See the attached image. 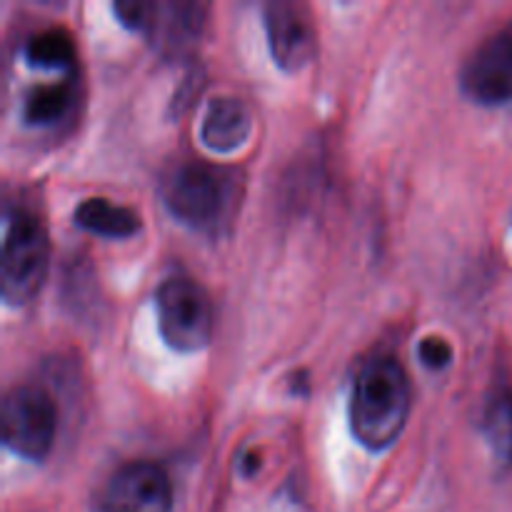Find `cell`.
Instances as JSON below:
<instances>
[{
  "label": "cell",
  "mask_w": 512,
  "mask_h": 512,
  "mask_svg": "<svg viewBox=\"0 0 512 512\" xmlns=\"http://www.w3.org/2000/svg\"><path fill=\"white\" fill-rule=\"evenodd\" d=\"M418 358L425 368L445 370L450 363H453V345H450L445 338H435V335H430V338L420 340Z\"/></svg>",
  "instance_id": "16"
},
{
  "label": "cell",
  "mask_w": 512,
  "mask_h": 512,
  "mask_svg": "<svg viewBox=\"0 0 512 512\" xmlns=\"http://www.w3.org/2000/svg\"><path fill=\"white\" fill-rule=\"evenodd\" d=\"M23 55L33 68L60 70L65 75H73L78 48H75V40L68 30L53 25V28H43L30 35L25 40Z\"/></svg>",
  "instance_id": "14"
},
{
  "label": "cell",
  "mask_w": 512,
  "mask_h": 512,
  "mask_svg": "<svg viewBox=\"0 0 512 512\" xmlns=\"http://www.w3.org/2000/svg\"><path fill=\"white\" fill-rule=\"evenodd\" d=\"M50 265L45 225L30 210L15 208L5 218L3 258H0V295L8 305H28L43 288Z\"/></svg>",
  "instance_id": "3"
},
{
  "label": "cell",
  "mask_w": 512,
  "mask_h": 512,
  "mask_svg": "<svg viewBox=\"0 0 512 512\" xmlns=\"http://www.w3.org/2000/svg\"><path fill=\"white\" fill-rule=\"evenodd\" d=\"M265 35L275 65L285 73H298L318 53V33L308 8L290 0H268L263 5Z\"/></svg>",
  "instance_id": "8"
},
{
  "label": "cell",
  "mask_w": 512,
  "mask_h": 512,
  "mask_svg": "<svg viewBox=\"0 0 512 512\" xmlns=\"http://www.w3.org/2000/svg\"><path fill=\"white\" fill-rule=\"evenodd\" d=\"M240 475H245V478H250V475H255L258 473V468H260V460H258V455L255 453H250V450H245L243 455H240Z\"/></svg>",
  "instance_id": "18"
},
{
  "label": "cell",
  "mask_w": 512,
  "mask_h": 512,
  "mask_svg": "<svg viewBox=\"0 0 512 512\" xmlns=\"http://www.w3.org/2000/svg\"><path fill=\"white\" fill-rule=\"evenodd\" d=\"M90 508L93 512H173V485L160 465L130 460L108 475Z\"/></svg>",
  "instance_id": "6"
},
{
  "label": "cell",
  "mask_w": 512,
  "mask_h": 512,
  "mask_svg": "<svg viewBox=\"0 0 512 512\" xmlns=\"http://www.w3.org/2000/svg\"><path fill=\"white\" fill-rule=\"evenodd\" d=\"M58 403L43 385H15L3 398V443L25 460L48 458L58 438Z\"/></svg>",
  "instance_id": "5"
},
{
  "label": "cell",
  "mask_w": 512,
  "mask_h": 512,
  "mask_svg": "<svg viewBox=\"0 0 512 512\" xmlns=\"http://www.w3.org/2000/svg\"><path fill=\"white\" fill-rule=\"evenodd\" d=\"M158 333L175 353H200L213 338L215 313L210 295L195 280L175 275L155 290Z\"/></svg>",
  "instance_id": "4"
},
{
  "label": "cell",
  "mask_w": 512,
  "mask_h": 512,
  "mask_svg": "<svg viewBox=\"0 0 512 512\" xmlns=\"http://www.w3.org/2000/svg\"><path fill=\"white\" fill-rule=\"evenodd\" d=\"M253 130V113L248 103L235 95L213 98L200 120V140L213 153H233L248 140Z\"/></svg>",
  "instance_id": "10"
},
{
  "label": "cell",
  "mask_w": 512,
  "mask_h": 512,
  "mask_svg": "<svg viewBox=\"0 0 512 512\" xmlns=\"http://www.w3.org/2000/svg\"><path fill=\"white\" fill-rule=\"evenodd\" d=\"M78 100V78L68 75V78L58 80V83H45L38 88L28 90L23 100V120L28 125H58L70 115Z\"/></svg>",
  "instance_id": "13"
},
{
  "label": "cell",
  "mask_w": 512,
  "mask_h": 512,
  "mask_svg": "<svg viewBox=\"0 0 512 512\" xmlns=\"http://www.w3.org/2000/svg\"><path fill=\"white\" fill-rule=\"evenodd\" d=\"M238 195L233 170L203 160H183L160 180V198L175 220L193 230H218Z\"/></svg>",
  "instance_id": "2"
},
{
  "label": "cell",
  "mask_w": 512,
  "mask_h": 512,
  "mask_svg": "<svg viewBox=\"0 0 512 512\" xmlns=\"http://www.w3.org/2000/svg\"><path fill=\"white\" fill-rule=\"evenodd\" d=\"M75 225L90 235L100 238H133L140 230V218L133 208L110 203L108 198H88L75 208Z\"/></svg>",
  "instance_id": "12"
},
{
  "label": "cell",
  "mask_w": 512,
  "mask_h": 512,
  "mask_svg": "<svg viewBox=\"0 0 512 512\" xmlns=\"http://www.w3.org/2000/svg\"><path fill=\"white\" fill-rule=\"evenodd\" d=\"M460 90L485 108L512 103V25L490 35L468 55L460 70Z\"/></svg>",
  "instance_id": "7"
},
{
  "label": "cell",
  "mask_w": 512,
  "mask_h": 512,
  "mask_svg": "<svg viewBox=\"0 0 512 512\" xmlns=\"http://www.w3.org/2000/svg\"><path fill=\"white\" fill-rule=\"evenodd\" d=\"M480 435L488 443L495 463L503 470L512 468V388L495 385L480 410Z\"/></svg>",
  "instance_id": "11"
},
{
  "label": "cell",
  "mask_w": 512,
  "mask_h": 512,
  "mask_svg": "<svg viewBox=\"0 0 512 512\" xmlns=\"http://www.w3.org/2000/svg\"><path fill=\"white\" fill-rule=\"evenodd\" d=\"M200 90H203V70L193 68L190 73H185L183 80H180V88L175 90L173 100H170V113H185V110L195 103Z\"/></svg>",
  "instance_id": "17"
},
{
  "label": "cell",
  "mask_w": 512,
  "mask_h": 512,
  "mask_svg": "<svg viewBox=\"0 0 512 512\" xmlns=\"http://www.w3.org/2000/svg\"><path fill=\"white\" fill-rule=\"evenodd\" d=\"M208 20V5L193 0H173V3H155L153 15L145 35L150 45L165 60L185 58L195 50Z\"/></svg>",
  "instance_id": "9"
},
{
  "label": "cell",
  "mask_w": 512,
  "mask_h": 512,
  "mask_svg": "<svg viewBox=\"0 0 512 512\" xmlns=\"http://www.w3.org/2000/svg\"><path fill=\"white\" fill-rule=\"evenodd\" d=\"M155 3H145V0H120L113 5V13L123 28L133 30V33H145L153 15Z\"/></svg>",
  "instance_id": "15"
},
{
  "label": "cell",
  "mask_w": 512,
  "mask_h": 512,
  "mask_svg": "<svg viewBox=\"0 0 512 512\" xmlns=\"http://www.w3.org/2000/svg\"><path fill=\"white\" fill-rule=\"evenodd\" d=\"M413 388L403 365L378 355L358 370L348 403V423L355 443L368 453H385L403 435Z\"/></svg>",
  "instance_id": "1"
}]
</instances>
